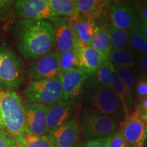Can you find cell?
I'll list each match as a JSON object with an SVG mask.
<instances>
[{
    "label": "cell",
    "instance_id": "cell-1",
    "mask_svg": "<svg viewBox=\"0 0 147 147\" xmlns=\"http://www.w3.org/2000/svg\"><path fill=\"white\" fill-rule=\"evenodd\" d=\"M16 48L26 60L47 54L54 48L53 28L48 21L19 20L14 27Z\"/></svg>",
    "mask_w": 147,
    "mask_h": 147
},
{
    "label": "cell",
    "instance_id": "cell-2",
    "mask_svg": "<svg viewBox=\"0 0 147 147\" xmlns=\"http://www.w3.org/2000/svg\"><path fill=\"white\" fill-rule=\"evenodd\" d=\"M0 127L13 138L18 145L26 134L23 102L14 91L0 89Z\"/></svg>",
    "mask_w": 147,
    "mask_h": 147
},
{
    "label": "cell",
    "instance_id": "cell-3",
    "mask_svg": "<svg viewBox=\"0 0 147 147\" xmlns=\"http://www.w3.org/2000/svg\"><path fill=\"white\" fill-rule=\"evenodd\" d=\"M80 131L87 140L106 138L120 130L121 123L92 108H84L79 114Z\"/></svg>",
    "mask_w": 147,
    "mask_h": 147
},
{
    "label": "cell",
    "instance_id": "cell-4",
    "mask_svg": "<svg viewBox=\"0 0 147 147\" xmlns=\"http://www.w3.org/2000/svg\"><path fill=\"white\" fill-rule=\"evenodd\" d=\"M25 74L23 62L6 44L0 46V89H17L23 84Z\"/></svg>",
    "mask_w": 147,
    "mask_h": 147
},
{
    "label": "cell",
    "instance_id": "cell-5",
    "mask_svg": "<svg viewBox=\"0 0 147 147\" xmlns=\"http://www.w3.org/2000/svg\"><path fill=\"white\" fill-rule=\"evenodd\" d=\"M87 96L90 108L98 110L120 123L129 117L122 103L110 89L102 86L87 87Z\"/></svg>",
    "mask_w": 147,
    "mask_h": 147
},
{
    "label": "cell",
    "instance_id": "cell-6",
    "mask_svg": "<svg viewBox=\"0 0 147 147\" xmlns=\"http://www.w3.org/2000/svg\"><path fill=\"white\" fill-rule=\"evenodd\" d=\"M28 102L51 107L63 101V90L59 78L31 81L24 91Z\"/></svg>",
    "mask_w": 147,
    "mask_h": 147
},
{
    "label": "cell",
    "instance_id": "cell-7",
    "mask_svg": "<svg viewBox=\"0 0 147 147\" xmlns=\"http://www.w3.org/2000/svg\"><path fill=\"white\" fill-rule=\"evenodd\" d=\"M29 73L32 81L59 78V53L53 50L35 59L31 64Z\"/></svg>",
    "mask_w": 147,
    "mask_h": 147
},
{
    "label": "cell",
    "instance_id": "cell-8",
    "mask_svg": "<svg viewBox=\"0 0 147 147\" xmlns=\"http://www.w3.org/2000/svg\"><path fill=\"white\" fill-rule=\"evenodd\" d=\"M120 131L127 147H144L147 140V123L136 110L131 112L121 123Z\"/></svg>",
    "mask_w": 147,
    "mask_h": 147
},
{
    "label": "cell",
    "instance_id": "cell-9",
    "mask_svg": "<svg viewBox=\"0 0 147 147\" xmlns=\"http://www.w3.org/2000/svg\"><path fill=\"white\" fill-rule=\"evenodd\" d=\"M14 11L22 20L47 21L56 17L48 0L14 1Z\"/></svg>",
    "mask_w": 147,
    "mask_h": 147
},
{
    "label": "cell",
    "instance_id": "cell-10",
    "mask_svg": "<svg viewBox=\"0 0 147 147\" xmlns=\"http://www.w3.org/2000/svg\"><path fill=\"white\" fill-rule=\"evenodd\" d=\"M26 133L42 136L47 134V119L49 108L41 104L23 102Z\"/></svg>",
    "mask_w": 147,
    "mask_h": 147
},
{
    "label": "cell",
    "instance_id": "cell-11",
    "mask_svg": "<svg viewBox=\"0 0 147 147\" xmlns=\"http://www.w3.org/2000/svg\"><path fill=\"white\" fill-rule=\"evenodd\" d=\"M47 136L55 147H78L81 143L78 119H69Z\"/></svg>",
    "mask_w": 147,
    "mask_h": 147
},
{
    "label": "cell",
    "instance_id": "cell-12",
    "mask_svg": "<svg viewBox=\"0 0 147 147\" xmlns=\"http://www.w3.org/2000/svg\"><path fill=\"white\" fill-rule=\"evenodd\" d=\"M74 49L78 54L80 69L88 76H91L104 62L109 59L108 57L91 46L83 45L76 40Z\"/></svg>",
    "mask_w": 147,
    "mask_h": 147
},
{
    "label": "cell",
    "instance_id": "cell-13",
    "mask_svg": "<svg viewBox=\"0 0 147 147\" xmlns=\"http://www.w3.org/2000/svg\"><path fill=\"white\" fill-rule=\"evenodd\" d=\"M49 21L53 28L55 51L61 53L74 49L76 38L67 24V18L57 16Z\"/></svg>",
    "mask_w": 147,
    "mask_h": 147
},
{
    "label": "cell",
    "instance_id": "cell-14",
    "mask_svg": "<svg viewBox=\"0 0 147 147\" xmlns=\"http://www.w3.org/2000/svg\"><path fill=\"white\" fill-rule=\"evenodd\" d=\"M89 76L77 68L60 73L59 78L63 90V100H74L81 93Z\"/></svg>",
    "mask_w": 147,
    "mask_h": 147
},
{
    "label": "cell",
    "instance_id": "cell-15",
    "mask_svg": "<svg viewBox=\"0 0 147 147\" xmlns=\"http://www.w3.org/2000/svg\"><path fill=\"white\" fill-rule=\"evenodd\" d=\"M110 23L119 29L129 30L135 26L138 16L134 8L121 1H116L110 7Z\"/></svg>",
    "mask_w": 147,
    "mask_h": 147
},
{
    "label": "cell",
    "instance_id": "cell-16",
    "mask_svg": "<svg viewBox=\"0 0 147 147\" xmlns=\"http://www.w3.org/2000/svg\"><path fill=\"white\" fill-rule=\"evenodd\" d=\"M72 100L61 101L49 108L47 119V134L55 131L71 119L74 110Z\"/></svg>",
    "mask_w": 147,
    "mask_h": 147
},
{
    "label": "cell",
    "instance_id": "cell-17",
    "mask_svg": "<svg viewBox=\"0 0 147 147\" xmlns=\"http://www.w3.org/2000/svg\"><path fill=\"white\" fill-rule=\"evenodd\" d=\"M67 21L76 40L82 45L90 46L96 27L95 21L82 15L78 18H67Z\"/></svg>",
    "mask_w": 147,
    "mask_h": 147
},
{
    "label": "cell",
    "instance_id": "cell-18",
    "mask_svg": "<svg viewBox=\"0 0 147 147\" xmlns=\"http://www.w3.org/2000/svg\"><path fill=\"white\" fill-rule=\"evenodd\" d=\"M76 3L80 15L93 21L105 13L110 4L109 1L103 0H76Z\"/></svg>",
    "mask_w": 147,
    "mask_h": 147
},
{
    "label": "cell",
    "instance_id": "cell-19",
    "mask_svg": "<svg viewBox=\"0 0 147 147\" xmlns=\"http://www.w3.org/2000/svg\"><path fill=\"white\" fill-rule=\"evenodd\" d=\"M56 17L78 18L80 16L76 0H48Z\"/></svg>",
    "mask_w": 147,
    "mask_h": 147
},
{
    "label": "cell",
    "instance_id": "cell-20",
    "mask_svg": "<svg viewBox=\"0 0 147 147\" xmlns=\"http://www.w3.org/2000/svg\"><path fill=\"white\" fill-rule=\"evenodd\" d=\"M90 46L102 53L108 57V55L113 48L106 24L105 25H100V26L96 25L95 28L94 36L93 37Z\"/></svg>",
    "mask_w": 147,
    "mask_h": 147
},
{
    "label": "cell",
    "instance_id": "cell-21",
    "mask_svg": "<svg viewBox=\"0 0 147 147\" xmlns=\"http://www.w3.org/2000/svg\"><path fill=\"white\" fill-rule=\"evenodd\" d=\"M111 76V63L108 59L100 66L94 74L89 76L87 80H86L87 87L102 86L110 89Z\"/></svg>",
    "mask_w": 147,
    "mask_h": 147
},
{
    "label": "cell",
    "instance_id": "cell-22",
    "mask_svg": "<svg viewBox=\"0 0 147 147\" xmlns=\"http://www.w3.org/2000/svg\"><path fill=\"white\" fill-rule=\"evenodd\" d=\"M113 49L118 51L131 50L129 47V34L128 30L119 29L110 22L106 24Z\"/></svg>",
    "mask_w": 147,
    "mask_h": 147
},
{
    "label": "cell",
    "instance_id": "cell-23",
    "mask_svg": "<svg viewBox=\"0 0 147 147\" xmlns=\"http://www.w3.org/2000/svg\"><path fill=\"white\" fill-rule=\"evenodd\" d=\"M113 66L125 89L128 97V107L131 113L134 107V91L135 85L134 76L133 73L127 68L115 65H113Z\"/></svg>",
    "mask_w": 147,
    "mask_h": 147
},
{
    "label": "cell",
    "instance_id": "cell-24",
    "mask_svg": "<svg viewBox=\"0 0 147 147\" xmlns=\"http://www.w3.org/2000/svg\"><path fill=\"white\" fill-rule=\"evenodd\" d=\"M108 59L113 65L129 69L135 66L136 57L131 50L118 51L113 49L108 55Z\"/></svg>",
    "mask_w": 147,
    "mask_h": 147
},
{
    "label": "cell",
    "instance_id": "cell-25",
    "mask_svg": "<svg viewBox=\"0 0 147 147\" xmlns=\"http://www.w3.org/2000/svg\"><path fill=\"white\" fill-rule=\"evenodd\" d=\"M111 68L112 76L111 80H110V89L113 91V93L119 99V100L122 103L125 112L129 115L130 111L128 107V97L125 91V89L123 85L122 84V82L121 81L120 78H119L117 71H116L115 68H114V66L112 63Z\"/></svg>",
    "mask_w": 147,
    "mask_h": 147
},
{
    "label": "cell",
    "instance_id": "cell-26",
    "mask_svg": "<svg viewBox=\"0 0 147 147\" xmlns=\"http://www.w3.org/2000/svg\"><path fill=\"white\" fill-rule=\"evenodd\" d=\"M59 67L60 73L80 69L78 54L75 49L59 53Z\"/></svg>",
    "mask_w": 147,
    "mask_h": 147
},
{
    "label": "cell",
    "instance_id": "cell-27",
    "mask_svg": "<svg viewBox=\"0 0 147 147\" xmlns=\"http://www.w3.org/2000/svg\"><path fill=\"white\" fill-rule=\"evenodd\" d=\"M129 34V47L134 52L140 55H147V41L137 32L134 28L130 29Z\"/></svg>",
    "mask_w": 147,
    "mask_h": 147
},
{
    "label": "cell",
    "instance_id": "cell-28",
    "mask_svg": "<svg viewBox=\"0 0 147 147\" xmlns=\"http://www.w3.org/2000/svg\"><path fill=\"white\" fill-rule=\"evenodd\" d=\"M17 147H55L47 135L36 136L26 133L23 142Z\"/></svg>",
    "mask_w": 147,
    "mask_h": 147
},
{
    "label": "cell",
    "instance_id": "cell-29",
    "mask_svg": "<svg viewBox=\"0 0 147 147\" xmlns=\"http://www.w3.org/2000/svg\"><path fill=\"white\" fill-rule=\"evenodd\" d=\"M12 0H0V21L8 18L14 11Z\"/></svg>",
    "mask_w": 147,
    "mask_h": 147
},
{
    "label": "cell",
    "instance_id": "cell-30",
    "mask_svg": "<svg viewBox=\"0 0 147 147\" xmlns=\"http://www.w3.org/2000/svg\"><path fill=\"white\" fill-rule=\"evenodd\" d=\"M134 91L138 99H142L147 96V79L140 78L134 85Z\"/></svg>",
    "mask_w": 147,
    "mask_h": 147
},
{
    "label": "cell",
    "instance_id": "cell-31",
    "mask_svg": "<svg viewBox=\"0 0 147 147\" xmlns=\"http://www.w3.org/2000/svg\"><path fill=\"white\" fill-rule=\"evenodd\" d=\"M108 147H127L123 135L120 130L109 137Z\"/></svg>",
    "mask_w": 147,
    "mask_h": 147
},
{
    "label": "cell",
    "instance_id": "cell-32",
    "mask_svg": "<svg viewBox=\"0 0 147 147\" xmlns=\"http://www.w3.org/2000/svg\"><path fill=\"white\" fill-rule=\"evenodd\" d=\"M0 147H17V144L8 132L0 127Z\"/></svg>",
    "mask_w": 147,
    "mask_h": 147
},
{
    "label": "cell",
    "instance_id": "cell-33",
    "mask_svg": "<svg viewBox=\"0 0 147 147\" xmlns=\"http://www.w3.org/2000/svg\"><path fill=\"white\" fill-rule=\"evenodd\" d=\"M109 137L106 138L86 140L79 144L78 147H108Z\"/></svg>",
    "mask_w": 147,
    "mask_h": 147
},
{
    "label": "cell",
    "instance_id": "cell-34",
    "mask_svg": "<svg viewBox=\"0 0 147 147\" xmlns=\"http://www.w3.org/2000/svg\"><path fill=\"white\" fill-rule=\"evenodd\" d=\"M134 10L138 18L147 23V3H136Z\"/></svg>",
    "mask_w": 147,
    "mask_h": 147
},
{
    "label": "cell",
    "instance_id": "cell-35",
    "mask_svg": "<svg viewBox=\"0 0 147 147\" xmlns=\"http://www.w3.org/2000/svg\"><path fill=\"white\" fill-rule=\"evenodd\" d=\"M134 28L147 41V23L138 18Z\"/></svg>",
    "mask_w": 147,
    "mask_h": 147
},
{
    "label": "cell",
    "instance_id": "cell-36",
    "mask_svg": "<svg viewBox=\"0 0 147 147\" xmlns=\"http://www.w3.org/2000/svg\"><path fill=\"white\" fill-rule=\"evenodd\" d=\"M135 110H136L140 115H147V96L140 100L138 104L136 106Z\"/></svg>",
    "mask_w": 147,
    "mask_h": 147
},
{
    "label": "cell",
    "instance_id": "cell-37",
    "mask_svg": "<svg viewBox=\"0 0 147 147\" xmlns=\"http://www.w3.org/2000/svg\"><path fill=\"white\" fill-rule=\"evenodd\" d=\"M138 65L142 71H147V55H140Z\"/></svg>",
    "mask_w": 147,
    "mask_h": 147
},
{
    "label": "cell",
    "instance_id": "cell-38",
    "mask_svg": "<svg viewBox=\"0 0 147 147\" xmlns=\"http://www.w3.org/2000/svg\"><path fill=\"white\" fill-rule=\"evenodd\" d=\"M140 117L143 121H145V122L147 123V115H140Z\"/></svg>",
    "mask_w": 147,
    "mask_h": 147
},
{
    "label": "cell",
    "instance_id": "cell-39",
    "mask_svg": "<svg viewBox=\"0 0 147 147\" xmlns=\"http://www.w3.org/2000/svg\"><path fill=\"white\" fill-rule=\"evenodd\" d=\"M147 147V140L146 141V142H145V144H144V147Z\"/></svg>",
    "mask_w": 147,
    "mask_h": 147
}]
</instances>
